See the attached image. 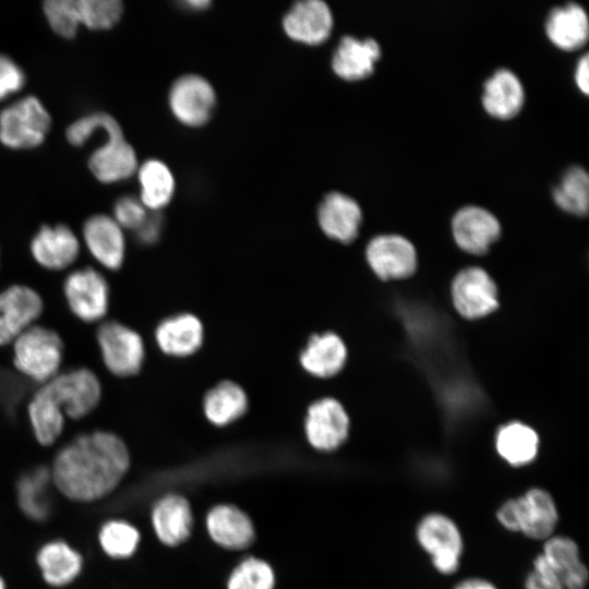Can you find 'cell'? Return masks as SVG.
<instances>
[{
    "instance_id": "35",
    "label": "cell",
    "mask_w": 589,
    "mask_h": 589,
    "mask_svg": "<svg viewBox=\"0 0 589 589\" xmlns=\"http://www.w3.org/2000/svg\"><path fill=\"white\" fill-rule=\"evenodd\" d=\"M98 541L105 554L111 558H128L134 554L140 542L139 530L130 522L110 519L98 531Z\"/></svg>"
},
{
    "instance_id": "9",
    "label": "cell",
    "mask_w": 589,
    "mask_h": 589,
    "mask_svg": "<svg viewBox=\"0 0 589 589\" xmlns=\"http://www.w3.org/2000/svg\"><path fill=\"white\" fill-rule=\"evenodd\" d=\"M101 359L116 376L136 374L145 358L142 337L134 329L116 321L103 323L97 330Z\"/></svg>"
},
{
    "instance_id": "11",
    "label": "cell",
    "mask_w": 589,
    "mask_h": 589,
    "mask_svg": "<svg viewBox=\"0 0 589 589\" xmlns=\"http://www.w3.org/2000/svg\"><path fill=\"white\" fill-rule=\"evenodd\" d=\"M63 292L69 309L83 322H98L108 311L109 285L103 274L92 267L70 273Z\"/></svg>"
},
{
    "instance_id": "29",
    "label": "cell",
    "mask_w": 589,
    "mask_h": 589,
    "mask_svg": "<svg viewBox=\"0 0 589 589\" xmlns=\"http://www.w3.org/2000/svg\"><path fill=\"white\" fill-rule=\"evenodd\" d=\"M498 456L514 467L532 462L539 453L540 435L531 426L512 421L500 426L494 435Z\"/></svg>"
},
{
    "instance_id": "38",
    "label": "cell",
    "mask_w": 589,
    "mask_h": 589,
    "mask_svg": "<svg viewBox=\"0 0 589 589\" xmlns=\"http://www.w3.org/2000/svg\"><path fill=\"white\" fill-rule=\"evenodd\" d=\"M44 12L53 32L64 38L76 35L80 23L74 0H49L44 4Z\"/></svg>"
},
{
    "instance_id": "43",
    "label": "cell",
    "mask_w": 589,
    "mask_h": 589,
    "mask_svg": "<svg viewBox=\"0 0 589 589\" xmlns=\"http://www.w3.org/2000/svg\"><path fill=\"white\" fill-rule=\"evenodd\" d=\"M589 58L588 53L580 57L575 70V81L581 92L588 94L589 91Z\"/></svg>"
},
{
    "instance_id": "28",
    "label": "cell",
    "mask_w": 589,
    "mask_h": 589,
    "mask_svg": "<svg viewBox=\"0 0 589 589\" xmlns=\"http://www.w3.org/2000/svg\"><path fill=\"white\" fill-rule=\"evenodd\" d=\"M207 529L215 542L224 548L241 550L254 540L250 518L232 505H218L207 516Z\"/></svg>"
},
{
    "instance_id": "42",
    "label": "cell",
    "mask_w": 589,
    "mask_h": 589,
    "mask_svg": "<svg viewBox=\"0 0 589 589\" xmlns=\"http://www.w3.org/2000/svg\"><path fill=\"white\" fill-rule=\"evenodd\" d=\"M134 232L140 243H155L161 232V216L157 213L148 214L144 223Z\"/></svg>"
},
{
    "instance_id": "5",
    "label": "cell",
    "mask_w": 589,
    "mask_h": 589,
    "mask_svg": "<svg viewBox=\"0 0 589 589\" xmlns=\"http://www.w3.org/2000/svg\"><path fill=\"white\" fill-rule=\"evenodd\" d=\"M450 303L456 314L466 321L484 318L500 308L495 281L481 266L460 269L449 286Z\"/></svg>"
},
{
    "instance_id": "1",
    "label": "cell",
    "mask_w": 589,
    "mask_h": 589,
    "mask_svg": "<svg viewBox=\"0 0 589 589\" xmlns=\"http://www.w3.org/2000/svg\"><path fill=\"white\" fill-rule=\"evenodd\" d=\"M130 466L124 442L108 431L83 433L59 449L49 468L53 486L67 498L91 503L109 495Z\"/></svg>"
},
{
    "instance_id": "40",
    "label": "cell",
    "mask_w": 589,
    "mask_h": 589,
    "mask_svg": "<svg viewBox=\"0 0 589 589\" xmlns=\"http://www.w3.org/2000/svg\"><path fill=\"white\" fill-rule=\"evenodd\" d=\"M25 83L23 70L14 60L0 53V100L19 92Z\"/></svg>"
},
{
    "instance_id": "24",
    "label": "cell",
    "mask_w": 589,
    "mask_h": 589,
    "mask_svg": "<svg viewBox=\"0 0 589 589\" xmlns=\"http://www.w3.org/2000/svg\"><path fill=\"white\" fill-rule=\"evenodd\" d=\"M524 87L518 76L508 69H497L483 85L482 104L493 117L508 119L522 107Z\"/></svg>"
},
{
    "instance_id": "13",
    "label": "cell",
    "mask_w": 589,
    "mask_h": 589,
    "mask_svg": "<svg viewBox=\"0 0 589 589\" xmlns=\"http://www.w3.org/2000/svg\"><path fill=\"white\" fill-rule=\"evenodd\" d=\"M304 426L310 444L318 450L328 452L347 440L350 418L339 400L326 397L310 406Z\"/></svg>"
},
{
    "instance_id": "6",
    "label": "cell",
    "mask_w": 589,
    "mask_h": 589,
    "mask_svg": "<svg viewBox=\"0 0 589 589\" xmlns=\"http://www.w3.org/2000/svg\"><path fill=\"white\" fill-rule=\"evenodd\" d=\"M50 123L40 100L26 96L0 112V142L14 149L36 147L44 142Z\"/></svg>"
},
{
    "instance_id": "7",
    "label": "cell",
    "mask_w": 589,
    "mask_h": 589,
    "mask_svg": "<svg viewBox=\"0 0 589 589\" xmlns=\"http://www.w3.org/2000/svg\"><path fill=\"white\" fill-rule=\"evenodd\" d=\"M364 260L372 274L383 283L406 280L418 268L413 242L395 232L371 238L364 250Z\"/></svg>"
},
{
    "instance_id": "31",
    "label": "cell",
    "mask_w": 589,
    "mask_h": 589,
    "mask_svg": "<svg viewBox=\"0 0 589 589\" xmlns=\"http://www.w3.org/2000/svg\"><path fill=\"white\" fill-rule=\"evenodd\" d=\"M248 408L244 390L233 382H221L204 398L206 418L216 425H227L239 419Z\"/></svg>"
},
{
    "instance_id": "30",
    "label": "cell",
    "mask_w": 589,
    "mask_h": 589,
    "mask_svg": "<svg viewBox=\"0 0 589 589\" xmlns=\"http://www.w3.org/2000/svg\"><path fill=\"white\" fill-rule=\"evenodd\" d=\"M542 555L564 589H586L588 570L581 563L576 543L566 537L548 538Z\"/></svg>"
},
{
    "instance_id": "4",
    "label": "cell",
    "mask_w": 589,
    "mask_h": 589,
    "mask_svg": "<svg viewBox=\"0 0 589 589\" xmlns=\"http://www.w3.org/2000/svg\"><path fill=\"white\" fill-rule=\"evenodd\" d=\"M497 518L508 530L520 531L533 539H546L556 526L557 510L546 491L533 488L522 496L505 502Z\"/></svg>"
},
{
    "instance_id": "22",
    "label": "cell",
    "mask_w": 589,
    "mask_h": 589,
    "mask_svg": "<svg viewBox=\"0 0 589 589\" xmlns=\"http://www.w3.org/2000/svg\"><path fill=\"white\" fill-rule=\"evenodd\" d=\"M380 56L381 47L375 39L344 36L334 51L332 68L344 80H361L372 73Z\"/></svg>"
},
{
    "instance_id": "15",
    "label": "cell",
    "mask_w": 589,
    "mask_h": 589,
    "mask_svg": "<svg viewBox=\"0 0 589 589\" xmlns=\"http://www.w3.org/2000/svg\"><path fill=\"white\" fill-rule=\"evenodd\" d=\"M40 296L29 287L13 285L0 292V346L12 342L39 317Z\"/></svg>"
},
{
    "instance_id": "21",
    "label": "cell",
    "mask_w": 589,
    "mask_h": 589,
    "mask_svg": "<svg viewBox=\"0 0 589 589\" xmlns=\"http://www.w3.org/2000/svg\"><path fill=\"white\" fill-rule=\"evenodd\" d=\"M52 486L50 470L45 466L22 473L15 484V494L23 515L36 522L46 521L52 513Z\"/></svg>"
},
{
    "instance_id": "20",
    "label": "cell",
    "mask_w": 589,
    "mask_h": 589,
    "mask_svg": "<svg viewBox=\"0 0 589 589\" xmlns=\"http://www.w3.org/2000/svg\"><path fill=\"white\" fill-rule=\"evenodd\" d=\"M82 554L63 540H51L40 546L36 563L47 585L59 588L72 584L83 569Z\"/></svg>"
},
{
    "instance_id": "25",
    "label": "cell",
    "mask_w": 589,
    "mask_h": 589,
    "mask_svg": "<svg viewBox=\"0 0 589 589\" xmlns=\"http://www.w3.org/2000/svg\"><path fill=\"white\" fill-rule=\"evenodd\" d=\"M158 347L173 357H187L194 353L203 342L201 321L183 313L168 317L159 323L155 330Z\"/></svg>"
},
{
    "instance_id": "18",
    "label": "cell",
    "mask_w": 589,
    "mask_h": 589,
    "mask_svg": "<svg viewBox=\"0 0 589 589\" xmlns=\"http://www.w3.org/2000/svg\"><path fill=\"white\" fill-rule=\"evenodd\" d=\"M83 238L89 253L108 269H118L124 260L125 241L122 228L104 214L89 217L83 227Z\"/></svg>"
},
{
    "instance_id": "17",
    "label": "cell",
    "mask_w": 589,
    "mask_h": 589,
    "mask_svg": "<svg viewBox=\"0 0 589 589\" xmlns=\"http://www.w3.org/2000/svg\"><path fill=\"white\" fill-rule=\"evenodd\" d=\"M333 15L328 5L320 0L297 2L285 15L284 29L293 40L320 45L330 35Z\"/></svg>"
},
{
    "instance_id": "19",
    "label": "cell",
    "mask_w": 589,
    "mask_h": 589,
    "mask_svg": "<svg viewBox=\"0 0 589 589\" xmlns=\"http://www.w3.org/2000/svg\"><path fill=\"white\" fill-rule=\"evenodd\" d=\"M34 260L43 267L60 271L70 266L80 253V242L65 225L43 226L31 242Z\"/></svg>"
},
{
    "instance_id": "14",
    "label": "cell",
    "mask_w": 589,
    "mask_h": 589,
    "mask_svg": "<svg viewBox=\"0 0 589 589\" xmlns=\"http://www.w3.org/2000/svg\"><path fill=\"white\" fill-rule=\"evenodd\" d=\"M216 96L212 85L202 76L188 74L171 86L169 105L175 117L185 125L200 127L208 121Z\"/></svg>"
},
{
    "instance_id": "16",
    "label": "cell",
    "mask_w": 589,
    "mask_h": 589,
    "mask_svg": "<svg viewBox=\"0 0 589 589\" xmlns=\"http://www.w3.org/2000/svg\"><path fill=\"white\" fill-rule=\"evenodd\" d=\"M317 219L327 237L340 243H350L358 237L362 212L356 200L334 191L322 200Z\"/></svg>"
},
{
    "instance_id": "39",
    "label": "cell",
    "mask_w": 589,
    "mask_h": 589,
    "mask_svg": "<svg viewBox=\"0 0 589 589\" xmlns=\"http://www.w3.org/2000/svg\"><path fill=\"white\" fill-rule=\"evenodd\" d=\"M115 220L121 228L135 231L146 219L148 213L142 202L133 196H122L113 207Z\"/></svg>"
},
{
    "instance_id": "10",
    "label": "cell",
    "mask_w": 589,
    "mask_h": 589,
    "mask_svg": "<svg viewBox=\"0 0 589 589\" xmlns=\"http://www.w3.org/2000/svg\"><path fill=\"white\" fill-rule=\"evenodd\" d=\"M450 232L456 247L462 253L484 257L501 238L502 225L489 209L466 205L454 214Z\"/></svg>"
},
{
    "instance_id": "37",
    "label": "cell",
    "mask_w": 589,
    "mask_h": 589,
    "mask_svg": "<svg viewBox=\"0 0 589 589\" xmlns=\"http://www.w3.org/2000/svg\"><path fill=\"white\" fill-rule=\"evenodd\" d=\"M274 573L259 558L250 557L236 567L228 580V589H273Z\"/></svg>"
},
{
    "instance_id": "3",
    "label": "cell",
    "mask_w": 589,
    "mask_h": 589,
    "mask_svg": "<svg viewBox=\"0 0 589 589\" xmlns=\"http://www.w3.org/2000/svg\"><path fill=\"white\" fill-rule=\"evenodd\" d=\"M13 342V362L22 375L45 384L58 374L63 345L55 330L32 325Z\"/></svg>"
},
{
    "instance_id": "36",
    "label": "cell",
    "mask_w": 589,
    "mask_h": 589,
    "mask_svg": "<svg viewBox=\"0 0 589 589\" xmlns=\"http://www.w3.org/2000/svg\"><path fill=\"white\" fill-rule=\"evenodd\" d=\"M80 25L89 29H109L120 20L123 5L119 0H74Z\"/></svg>"
},
{
    "instance_id": "2",
    "label": "cell",
    "mask_w": 589,
    "mask_h": 589,
    "mask_svg": "<svg viewBox=\"0 0 589 589\" xmlns=\"http://www.w3.org/2000/svg\"><path fill=\"white\" fill-rule=\"evenodd\" d=\"M97 130L107 135V142L95 149L88 167L103 183H113L130 178L137 169L136 154L124 140L118 121L108 113L96 112L77 119L73 124L74 134L87 141Z\"/></svg>"
},
{
    "instance_id": "41",
    "label": "cell",
    "mask_w": 589,
    "mask_h": 589,
    "mask_svg": "<svg viewBox=\"0 0 589 589\" xmlns=\"http://www.w3.org/2000/svg\"><path fill=\"white\" fill-rule=\"evenodd\" d=\"M526 589H564L542 554L536 557L533 570L527 576Z\"/></svg>"
},
{
    "instance_id": "46",
    "label": "cell",
    "mask_w": 589,
    "mask_h": 589,
    "mask_svg": "<svg viewBox=\"0 0 589 589\" xmlns=\"http://www.w3.org/2000/svg\"><path fill=\"white\" fill-rule=\"evenodd\" d=\"M0 589H7L3 578L0 576Z\"/></svg>"
},
{
    "instance_id": "8",
    "label": "cell",
    "mask_w": 589,
    "mask_h": 589,
    "mask_svg": "<svg viewBox=\"0 0 589 589\" xmlns=\"http://www.w3.org/2000/svg\"><path fill=\"white\" fill-rule=\"evenodd\" d=\"M41 387L57 407L72 419H81L91 413L101 396L98 377L86 368L58 373Z\"/></svg>"
},
{
    "instance_id": "26",
    "label": "cell",
    "mask_w": 589,
    "mask_h": 589,
    "mask_svg": "<svg viewBox=\"0 0 589 589\" xmlns=\"http://www.w3.org/2000/svg\"><path fill=\"white\" fill-rule=\"evenodd\" d=\"M550 40L561 49L580 48L588 38L589 24L585 9L575 2L553 8L545 21Z\"/></svg>"
},
{
    "instance_id": "33",
    "label": "cell",
    "mask_w": 589,
    "mask_h": 589,
    "mask_svg": "<svg viewBox=\"0 0 589 589\" xmlns=\"http://www.w3.org/2000/svg\"><path fill=\"white\" fill-rule=\"evenodd\" d=\"M141 187L140 201L151 209L166 206L175 191V180L170 169L160 160L145 161L137 172Z\"/></svg>"
},
{
    "instance_id": "45",
    "label": "cell",
    "mask_w": 589,
    "mask_h": 589,
    "mask_svg": "<svg viewBox=\"0 0 589 589\" xmlns=\"http://www.w3.org/2000/svg\"><path fill=\"white\" fill-rule=\"evenodd\" d=\"M208 3L209 2H207V1H189V2H185V4L190 5L192 9H205Z\"/></svg>"
},
{
    "instance_id": "27",
    "label": "cell",
    "mask_w": 589,
    "mask_h": 589,
    "mask_svg": "<svg viewBox=\"0 0 589 589\" xmlns=\"http://www.w3.org/2000/svg\"><path fill=\"white\" fill-rule=\"evenodd\" d=\"M152 522L163 543L177 545L183 542L192 528V513L188 501L177 494L164 496L154 505Z\"/></svg>"
},
{
    "instance_id": "34",
    "label": "cell",
    "mask_w": 589,
    "mask_h": 589,
    "mask_svg": "<svg viewBox=\"0 0 589 589\" xmlns=\"http://www.w3.org/2000/svg\"><path fill=\"white\" fill-rule=\"evenodd\" d=\"M553 199L563 211L576 216L588 213L589 177L581 166H572L553 189Z\"/></svg>"
},
{
    "instance_id": "44",
    "label": "cell",
    "mask_w": 589,
    "mask_h": 589,
    "mask_svg": "<svg viewBox=\"0 0 589 589\" xmlns=\"http://www.w3.org/2000/svg\"><path fill=\"white\" fill-rule=\"evenodd\" d=\"M455 589H496L492 584L482 579H467L456 586Z\"/></svg>"
},
{
    "instance_id": "23",
    "label": "cell",
    "mask_w": 589,
    "mask_h": 589,
    "mask_svg": "<svg viewBox=\"0 0 589 589\" xmlns=\"http://www.w3.org/2000/svg\"><path fill=\"white\" fill-rule=\"evenodd\" d=\"M348 349L337 334L326 332L314 335L308 341L300 356L303 369L317 377H332L345 366Z\"/></svg>"
},
{
    "instance_id": "32",
    "label": "cell",
    "mask_w": 589,
    "mask_h": 589,
    "mask_svg": "<svg viewBox=\"0 0 589 589\" xmlns=\"http://www.w3.org/2000/svg\"><path fill=\"white\" fill-rule=\"evenodd\" d=\"M27 412L37 442L44 446L52 445L63 431L64 413L43 387L33 395Z\"/></svg>"
},
{
    "instance_id": "12",
    "label": "cell",
    "mask_w": 589,
    "mask_h": 589,
    "mask_svg": "<svg viewBox=\"0 0 589 589\" xmlns=\"http://www.w3.org/2000/svg\"><path fill=\"white\" fill-rule=\"evenodd\" d=\"M417 537L440 573L452 574L458 568L462 542L452 519L443 514H429L419 522Z\"/></svg>"
}]
</instances>
